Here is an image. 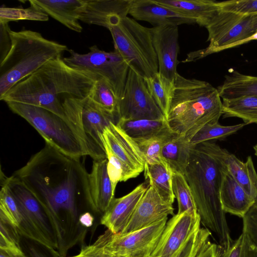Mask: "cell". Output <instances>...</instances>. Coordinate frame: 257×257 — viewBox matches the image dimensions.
Listing matches in <instances>:
<instances>
[{
    "label": "cell",
    "instance_id": "cell-28",
    "mask_svg": "<svg viewBox=\"0 0 257 257\" xmlns=\"http://www.w3.org/2000/svg\"><path fill=\"white\" fill-rule=\"evenodd\" d=\"M217 89L222 99L257 96V76L232 70L225 75L222 84Z\"/></svg>",
    "mask_w": 257,
    "mask_h": 257
},
{
    "label": "cell",
    "instance_id": "cell-14",
    "mask_svg": "<svg viewBox=\"0 0 257 257\" xmlns=\"http://www.w3.org/2000/svg\"><path fill=\"white\" fill-rule=\"evenodd\" d=\"M106 146L117 157L125 170V181L138 176L144 171L145 157L135 141L115 123L105 127L101 137Z\"/></svg>",
    "mask_w": 257,
    "mask_h": 257
},
{
    "label": "cell",
    "instance_id": "cell-52",
    "mask_svg": "<svg viewBox=\"0 0 257 257\" xmlns=\"http://www.w3.org/2000/svg\"><path fill=\"white\" fill-rule=\"evenodd\" d=\"M253 148L254 151V154L257 157V144L254 146Z\"/></svg>",
    "mask_w": 257,
    "mask_h": 257
},
{
    "label": "cell",
    "instance_id": "cell-42",
    "mask_svg": "<svg viewBox=\"0 0 257 257\" xmlns=\"http://www.w3.org/2000/svg\"><path fill=\"white\" fill-rule=\"evenodd\" d=\"M218 5L222 11L245 16L257 15V0H229L218 2Z\"/></svg>",
    "mask_w": 257,
    "mask_h": 257
},
{
    "label": "cell",
    "instance_id": "cell-34",
    "mask_svg": "<svg viewBox=\"0 0 257 257\" xmlns=\"http://www.w3.org/2000/svg\"><path fill=\"white\" fill-rule=\"evenodd\" d=\"M172 188L178 202V214L187 212L193 216L198 215L191 189L181 174L173 173Z\"/></svg>",
    "mask_w": 257,
    "mask_h": 257
},
{
    "label": "cell",
    "instance_id": "cell-38",
    "mask_svg": "<svg viewBox=\"0 0 257 257\" xmlns=\"http://www.w3.org/2000/svg\"><path fill=\"white\" fill-rule=\"evenodd\" d=\"M0 250L11 254L22 250L21 235L17 229L2 216H0Z\"/></svg>",
    "mask_w": 257,
    "mask_h": 257
},
{
    "label": "cell",
    "instance_id": "cell-7",
    "mask_svg": "<svg viewBox=\"0 0 257 257\" xmlns=\"http://www.w3.org/2000/svg\"><path fill=\"white\" fill-rule=\"evenodd\" d=\"M6 103L13 112L33 126L46 143L72 157L86 156L76 132L65 119L41 107L15 102Z\"/></svg>",
    "mask_w": 257,
    "mask_h": 257
},
{
    "label": "cell",
    "instance_id": "cell-19",
    "mask_svg": "<svg viewBox=\"0 0 257 257\" xmlns=\"http://www.w3.org/2000/svg\"><path fill=\"white\" fill-rule=\"evenodd\" d=\"M135 19L154 27L196 23L197 19L157 3L155 0H133L129 14Z\"/></svg>",
    "mask_w": 257,
    "mask_h": 257
},
{
    "label": "cell",
    "instance_id": "cell-16",
    "mask_svg": "<svg viewBox=\"0 0 257 257\" xmlns=\"http://www.w3.org/2000/svg\"><path fill=\"white\" fill-rule=\"evenodd\" d=\"M211 155L254 201L257 199V172L251 156L245 162L216 143L205 142Z\"/></svg>",
    "mask_w": 257,
    "mask_h": 257
},
{
    "label": "cell",
    "instance_id": "cell-30",
    "mask_svg": "<svg viewBox=\"0 0 257 257\" xmlns=\"http://www.w3.org/2000/svg\"><path fill=\"white\" fill-rule=\"evenodd\" d=\"M144 176L161 198L173 204L175 196L172 188L173 171L164 160L156 163H145Z\"/></svg>",
    "mask_w": 257,
    "mask_h": 257
},
{
    "label": "cell",
    "instance_id": "cell-45",
    "mask_svg": "<svg viewBox=\"0 0 257 257\" xmlns=\"http://www.w3.org/2000/svg\"><path fill=\"white\" fill-rule=\"evenodd\" d=\"M70 257H119L107 252L98 238L92 244L81 246L79 253Z\"/></svg>",
    "mask_w": 257,
    "mask_h": 257
},
{
    "label": "cell",
    "instance_id": "cell-44",
    "mask_svg": "<svg viewBox=\"0 0 257 257\" xmlns=\"http://www.w3.org/2000/svg\"><path fill=\"white\" fill-rule=\"evenodd\" d=\"M23 237V236H22ZM28 257H61L57 250L41 242L23 237Z\"/></svg>",
    "mask_w": 257,
    "mask_h": 257
},
{
    "label": "cell",
    "instance_id": "cell-49",
    "mask_svg": "<svg viewBox=\"0 0 257 257\" xmlns=\"http://www.w3.org/2000/svg\"><path fill=\"white\" fill-rule=\"evenodd\" d=\"M252 25L255 32L257 31V15L252 16Z\"/></svg>",
    "mask_w": 257,
    "mask_h": 257
},
{
    "label": "cell",
    "instance_id": "cell-26",
    "mask_svg": "<svg viewBox=\"0 0 257 257\" xmlns=\"http://www.w3.org/2000/svg\"><path fill=\"white\" fill-rule=\"evenodd\" d=\"M156 2L177 12L193 16L197 24L205 27L219 10L218 2L212 0H155Z\"/></svg>",
    "mask_w": 257,
    "mask_h": 257
},
{
    "label": "cell",
    "instance_id": "cell-41",
    "mask_svg": "<svg viewBox=\"0 0 257 257\" xmlns=\"http://www.w3.org/2000/svg\"><path fill=\"white\" fill-rule=\"evenodd\" d=\"M103 147L107 160V174L111 182L113 192L115 193L117 183L125 181V170L122 163L109 148L104 145Z\"/></svg>",
    "mask_w": 257,
    "mask_h": 257
},
{
    "label": "cell",
    "instance_id": "cell-4",
    "mask_svg": "<svg viewBox=\"0 0 257 257\" xmlns=\"http://www.w3.org/2000/svg\"><path fill=\"white\" fill-rule=\"evenodd\" d=\"M170 110L166 117L174 132L190 140L203 127L218 122L222 101L217 88L208 82L176 74Z\"/></svg>",
    "mask_w": 257,
    "mask_h": 257
},
{
    "label": "cell",
    "instance_id": "cell-47",
    "mask_svg": "<svg viewBox=\"0 0 257 257\" xmlns=\"http://www.w3.org/2000/svg\"><path fill=\"white\" fill-rule=\"evenodd\" d=\"M218 245L209 240L203 245L196 257H217Z\"/></svg>",
    "mask_w": 257,
    "mask_h": 257
},
{
    "label": "cell",
    "instance_id": "cell-37",
    "mask_svg": "<svg viewBox=\"0 0 257 257\" xmlns=\"http://www.w3.org/2000/svg\"><path fill=\"white\" fill-rule=\"evenodd\" d=\"M48 15L38 8L30 5V8H0V22L9 23L11 21L30 20L47 21Z\"/></svg>",
    "mask_w": 257,
    "mask_h": 257
},
{
    "label": "cell",
    "instance_id": "cell-43",
    "mask_svg": "<svg viewBox=\"0 0 257 257\" xmlns=\"http://www.w3.org/2000/svg\"><path fill=\"white\" fill-rule=\"evenodd\" d=\"M243 229L257 248V199L242 217Z\"/></svg>",
    "mask_w": 257,
    "mask_h": 257
},
{
    "label": "cell",
    "instance_id": "cell-13",
    "mask_svg": "<svg viewBox=\"0 0 257 257\" xmlns=\"http://www.w3.org/2000/svg\"><path fill=\"white\" fill-rule=\"evenodd\" d=\"M1 174L28 221L45 240L49 246L57 250L56 234L44 209L38 199L20 180L13 175L6 176L2 170Z\"/></svg>",
    "mask_w": 257,
    "mask_h": 257
},
{
    "label": "cell",
    "instance_id": "cell-32",
    "mask_svg": "<svg viewBox=\"0 0 257 257\" xmlns=\"http://www.w3.org/2000/svg\"><path fill=\"white\" fill-rule=\"evenodd\" d=\"M144 79L150 94L166 118L174 93V81L159 72Z\"/></svg>",
    "mask_w": 257,
    "mask_h": 257
},
{
    "label": "cell",
    "instance_id": "cell-29",
    "mask_svg": "<svg viewBox=\"0 0 257 257\" xmlns=\"http://www.w3.org/2000/svg\"><path fill=\"white\" fill-rule=\"evenodd\" d=\"M116 124L134 140L148 139L172 131L166 118L160 119L119 118Z\"/></svg>",
    "mask_w": 257,
    "mask_h": 257
},
{
    "label": "cell",
    "instance_id": "cell-22",
    "mask_svg": "<svg viewBox=\"0 0 257 257\" xmlns=\"http://www.w3.org/2000/svg\"><path fill=\"white\" fill-rule=\"evenodd\" d=\"M107 158L93 160L88 174V187L92 211L101 216L114 198L107 171Z\"/></svg>",
    "mask_w": 257,
    "mask_h": 257
},
{
    "label": "cell",
    "instance_id": "cell-2",
    "mask_svg": "<svg viewBox=\"0 0 257 257\" xmlns=\"http://www.w3.org/2000/svg\"><path fill=\"white\" fill-rule=\"evenodd\" d=\"M100 78L71 67L60 57L49 61L18 82L0 100L41 107L67 121L63 99L60 97H86Z\"/></svg>",
    "mask_w": 257,
    "mask_h": 257
},
{
    "label": "cell",
    "instance_id": "cell-50",
    "mask_svg": "<svg viewBox=\"0 0 257 257\" xmlns=\"http://www.w3.org/2000/svg\"><path fill=\"white\" fill-rule=\"evenodd\" d=\"M9 254V253H8ZM13 257H28V255L23 252V250L20 251V252H18L16 254H11Z\"/></svg>",
    "mask_w": 257,
    "mask_h": 257
},
{
    "label": "cell",
    "instance_id": "cell-8",
    "mask_svg": "<svg viewBox=\"0 0 257 257\" xmlns=\"http://www.w3.org/2000/svg\"><path fill=\"white\" fill-rule=\"evenodd\" d=\"M62 104L66 119L80 139L86 155L93 160L106 159L101 137L105 127L117 120L99 109L88 96L65 97Z\"/></svg>",
    "mask_w": 257,
    "mask_h": 257
},
{
    "label": "cell",
    "instance_id": "cell-35",
    "mask_svg": "<svg viewBox=\"0 0 257 257\" xmlns=\"http://www.w3.org/2000/svg\"><path fill=\"white\" fill-rule=\"evenodd\" d=\"M246 125L241 123L231 125H222L219 122L209 123L199 130L190 140L192 145L213 140H222L236 133Z\"/></svg>",
    "mask_w": 257,
    "mask_h": 257
},
{
    "label": "cell",
    "instance_id": "cell-48",
    "mask_svg": "<svg viewBox=\"0 0 257 257\" xmlns=\"http://www.w3.org/2000/svg\"><path fill=\"white\" fill-rule=\"evenodd\" d=\"M93 221L94 217L89 211L82 213L79 218L81 225L87 229L92 226Z\"/></svg>",
    "mask_w": 257,
    "mask_h": 257
},
{
    "label": "cell",
    "instance_id": "cell-39",
    "mask_svg": "<svg viewBox=\"0 0 257 257\" xmlns=\"http://www.w3.org/2000/svg\"><path fill=\"white\" fill-rule=\"evenodd\" d=\"M211 235V232L209 229L200 228L191 235L177 252L170 255L161 257H196L203 245L209 240Z\"/></svg>",
    "mask_w": 257,
    "mask_h": 257
},
{
    "label": "cell",
    "instance_id": "cell-9",
    "mask_svg": "<svg viewBox=\"0 0 257 257\" xmlns=\"http://www.w3.org/2000/svg\"><path fill=\"white\" fill-rule=\"evenodd\" d=\"M205 28L209 44L204 49L190 53L188 58L189 61L246 43L255 32L252 25V16L241 15L220 9Z\"/></svg>",
    "mask_w": 257,
    "mask_h": 257
},
{
    "label": "cell",
    "instance_id": "cell-24",
    "mask_svg": "<svg viewBox=\"0 0 257 257\" xmlns=\"http://www.w3.org/2000/svg\"><path fill=\"white\" fill-rule=\"evenodd\" d=\"M29 2L70 30L82 32L83 28L79 21L85 0H30Z\"/></svg>",
    "mask_w": 257,
    "mask_h": 257
},
{
    "label": "cell",
    "instance_id": "cell-5",
    "mask_svg": "<svg viewBox=\"0 0 257 257\" xmlns=\"http://www.w3.org/2000/svg\"><path fill=\"white\" fill-rule=\"evenodd\" d=\"M10 35L11 48L0 63V98L18 82L69 50L38 32L11 30Z\"/></svg>",
    "mask_w": 257,
    "mask_h": 257
},
{
    "label": "cell",
    "instance_id": "cell-27",
    "mask_svg": "<svg viewBox=\"0 0 257 257\" xmlns=\"http://www.w3.org/2000/svg\"><path fill=\"white\" fill-rule=\"evenodd\" d=\"M192 146L186 137L177 133L164 145L161 157L173 172L184 175Z\"/></svg>",
    "mask_w": 257,
    "mask_h": 257
},
{
    "label": "cell",
    "instance_id": "cell-21",
    "mask_svg": "<svg viewBox=\"0 0 257 257\" xmlns=\"http://www.w3.org/2000/svg\"><path fill=\"white\" fill-rule=\"evenodd\" d=\"M133 0H85L79 20L108 28L129 14Z\"/></svg>",
    "mask_w": 257,
    "mask_h": 257
},
{
    "label": "cell",
    "instance_id": "cell-12",
    "mask_svg": "<svg viewBox=\"0 0 257 257\" xmlns=\"http://www.w3.org/2000/svg\"><path fill=\"white\" fill-rule=\"evenodd\" d=\"M118 118L124 119L165 118L150 94L144 78L131 68L128 70L123 95L118 102Z\"/></svg>",
    "mask_w": 257,
    "mask_h": 257
},
{
    "label": "cell",
    "instance_id": "cell-10",
    "mask_svg": "<svg viewBox=\"0 0 257 257\" xmlns=\"http://www.w3.org/2000/svg\"><path fill=\"white\" fill-rule=\"evenodd\" d=\"M86 54H79L69 50L70 55L63 58L64 62L76 69L91 73L104 79L119 100L127 77L129 66L115 51L101 50L94 45Z\"/></svg>",
    "mask_w": 257,
    "mask_h": 257
},
{
    "label": "cell",
    "instance_id": "cell-15",
    "mask_svg": "<svg viewBox=\"0 0 257 257\" xmlns=\"http://www.w3.org/2000/svg\"><path fill=\"white\" fill-rule=\"evenodd\" d=\"M199 215L187 212L175 214L167 222L164 229L150 256L170 255L179 250L191 235L200 228Z\"/></svg>",
    "mask_w": 257,
    "mask_h": 257
},
{
    "label": "cell",
    "instance_id": "cell-6",
    "mask_svg": "<svg viewBox=\"0 0 257 257\" xmlns=\"http://www.w3.org/2000/svg\"><path fill=\"white\" fill-rule=\"evenodd\" d=\"M108 29L113 39L114 51L122 57L130 68L144 79L158 72L151 28L126 16Z\"/></svg>",
    "mask_w": 257,
    "mask_h": 257
},
{
    "label": "cell",
    "instance_id": "cell-11",
    "mask_svg": "<svg viewBox=\"0 0 257 257\" xmlns=\"http://www.w3.org/2000/svg\"><path fill=\"white\" fill-rule=\"evenodd\" d=\"M168 217L129 233H113L107 229L98 238L104 249L119 257H147L156 247Z\"/></svg>",
    "mask_w": 257,
    "mask_h": 257
},
{
    "label": "cell",
    "instance_id": "cell-18",
    "mask_svg": "<svg viewBox=\"0 0 257 257\" xmlns=\"http://www.w3.org/2000/svg\"><path fill=\"white\" fill-rule=\"evenodd\" d=\"M173 204L164 201L153 186H149L138 203L133 215L124 229L125 234L156 223L168 215H174Z\"/></svg>",
    "mask_w": 257,
    "mask_h": 257
},
{
    "label": "cell",
    "instance_id": "cell-3",
    "mask_svg": "<svg viewBox=\"0 0 257 257\" xmlns=\"http://www.w3.org/2000/svg\"><path fill=\"white\" fill-rule=\"evenodd\" d=\"M223 169L204 142L193 145L184 177L191 189L201 223L214 233L222 249L233 241L220 202Z\"/></svg>",
    "mask_w": 257,
    "mask_h": 257
},
{
    "label": "cell",
    "instance_id": "cell-20",
    "mask_svg": "<svg viewBox=\"0 0 257 257\" xmlns=\"http://www.w3.org/2000/svg\"><path fill=\"white\" fill-rule=\"evenodd\" d=\"M149 186V183H142L126 195L120 198H114L101 216L100 223L113 233H120L129 223Z\"/></svg>",
    "mask_w": 257,
    "mask_h": 257
},
{
    "label": "cell",
    "instance_id": "cell-31",
    "mask_svg": "<svg viewBox=\"0 0 257 257\" xmlns=\"http://www.w3.org/2000/svg\"><path fill=\"white\" fill-rule=\"evenodd\" d=\"M223 117L241 118L246 124L257 123V96L222 99Z\"/></svg>",
    "mask_w": 257,
    "mask_h": 257
},
{
    "label": "cell",
    "instance_id": "cell-33",
    "mask_svg": "<svg viewBox=\"0 0 257 257\" xmlns=\"http://www.w3.org/2000/svg\"><path fill=\"white\" fill-rule=\"evenodd\" d=\"M88 96L99 109L117 121L119 100L104 79L100 78L96 81Z\"/></svg>",
    "mask_w": 257,
    "mask_h": 257
},
{
    "label": "cell",
    "instance_id": "cell-1",
    "mask_svg": "<svg viewBox=\"0 0 257 257\" xmlns=\"http://www.w3.org/2000/svg\"><path fill=\"white\" fill-rule=\"evenodd\" d=\"M88 174L76 158L45 143L13 176L33 193L44 209L57 237V251L66 257L75 245L83 243L87 228L81 215L92 211Z\"/></svg>",
    "mask_w": 257,
    "mask_h": 257
},
{
    "label": "cell",
    "instance_id": "cell-25",
    "mask_svg": "<svg viewBox=\"0 0 257 257\" xmlns=\"http://www.w3.org/2000/svg\"><path fill=\"white\" fill-rule=\"evenodd\" d=\"M220 198L225 213L242 218L254 202L244 189L224 169L220 189Z\"/></svg>",
    "mask_w": 257,
    "mask_h": 257
},
{
    "label": "cell",
    "instance_id": "cell-36",
    "mask_svg": "<svg viewBox=\"0 0 257 257\" xmlns=\"http://www.w3.org/2000/svg\"><path fill=\"white\" fill-rule=\"evenodd\" d=\"M177 133L174 131L148 139L134 140L143 153L146 163L153 164L160 162L161 151L165 143Z\"/></svg>",
    "mask_w": 257,
    "mask_h": 257
},
{
    "label": "cell",
    "instance_id": "cell-23",
    "mask_svg": "<svg viewBox=\"0 0 257 257\" xmlns=\"http://www.w3.org/2000/svg\"><path fill=\"white\" fill-rule=\"evenodd\" d=\"M1 186L0 216L3 217L13 224L22 236L48 245L45 239L26 218L20 205L2 174Z\"/></svg>",
    "mask_w": 257,
    "mask_h": 257
},
{
    "label": "cell",
    "instance_id": "cell-51",
    "mask_svg": "<svg viewBox=\"0 0 257 257\" xmlns=\"http://www.w3.org/2000/svg\"><path fill=\"white\" fill-rule=\"evenodd\" d=\"M0 257H13L12 255L7 253L5 251L0 250Z\"/></svg>",
    "mask_w": 257,
    "mask_h": 257
},
{
    "label": "cell",
    "instance_id": "cell-17",
    "mask_svg": "<svg viewBox=\"0 0 257 257\" xmlns=\"http://www.w3.org/2000/svg\"><path fill=\"white\" fill-rule=\"evenodd\" d=\"M153 46L157 57L158 72L174 81L179 62V30L177 26L166 25L151 28Z\"/></svg>",
    "mask_w": 257,
    "mask_h": 257
},
{
    "label": "cell",
    "instance_id": "cell-40",
    "mask_svg": "<svg viewBox=\"0 0 257 257\" xmlns=\"http://www.w3.org/2000/svg\"><path fill=\"white\" fill-rule=\"evenodd\" d=\"M217 257H257V248L242 232L227 249H222L218 245Z\"/></svg>",
    "mask_w": 257,
    "mask_h": 257
},
{
    "label": "cell",
    "instance_id": "cell-46",
    "mask_svg": "<svg viewBox=\"0 0 257 257\" xmlns=\"http://www.w3.org/2000/svg\"><path fill=\"white\" fill-rule=\"evenodd\" d=\"M9 23L0 22V63L6 58L11 48Z\"/></svg>",
    "mask_w": 257,
    "mask_h": 257
}]
</instances>
